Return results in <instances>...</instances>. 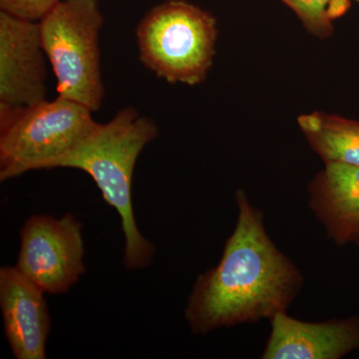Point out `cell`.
<instances>
[{"instance_id":"8992f818","label":"cell","mask_w":359,"mask_h":359,"mask_svg":"<svg viewBox=\"0 0 359 359\" xmlns=\"http://www.w3.org/2000/svg\"><path fill=\"white\" fill-rule=\"evenodd\" d=\"M81 231V223L71 214L61 219L32 216L20 230L15 268L44 292L65 294L85 271Z\"/></svg>"},{"instance_id":"5b68a950","label":"cell","mask_w":359,"mask_h":359,"mask_svg":"<svg viewBox=\"0 0 359 359\" xmlns=\"http://www.w3.org/2000/svg\"><path fill=\"white\" fill-rule=\"evenodd\" d=\"M93 111L65 97L43 100L0 123V180L50 169L84 141L98 123Z\"/></svg>"},{"instance_id":"277c9868","label":"cell","mask_w":359,"mask_h":359,"mask_svg":"<svg viewBox=\"0 0 359 359\" xmlns=\"http://www.w3.org/2000/svg\"><path fill=\"white\" fill-rule=\"evenodd\" d=\"M104 16L99 0H61L39 21L45 54L57 80L58 95L92 111L102 106L99 44Z\"/></svg>"},{"instance_id":"5bb4252c","label":"cell","mask_w":359,"mask_h":359,"mask_svg":"<svg viewBox=\"0 0 359 359\" xmlns=\"http://www.w3.org/2000/svg\"><path fill=\"white\" fill-rule=\"evenodd\" d=\"M351 244L356 245L358 247H359V230L356 231L355 235H354L353 243H351Z\"/></svg>"},{"instance_id":"8fae6325","label":"cell","mask_w":359,"mask_h":359,"mask_svg":"<svg viewBox=\"0 0 359 359\" xmlns=\"http://www.w3.org/2000/svg\"><path fill=\"white\" fill-rule=\"evenodd\" d=\"M306 141L323 162L359 166V121L327 113L297 118Z\"/></svg>"},{"instance_id":"52a82bcc","label":"cell","mask_w":359,"mask_h":359,"mask_svg":"<svg viewBox=\"0 0 359 359\" xmlns=\"http://www.w3.org/2000/svg\"><path fill=\"white\" fill-rule=\"evenodd\" d=\"M46 60L39 22L0 11V123L46 100Z\"/></svg>"},{"instance_id":"ba28073f","label":"cell","mask_w":359,"mask_h":359,"mask_svg":"<svg viewBox=\"0 0 359 359\" xmlns=\"http://www.w3.org/2000/svg\"><path fill=\"white\" fill-rule=\"evenodd\" d=\"M263 359H340L359 351V316L311 323L287 311L271 320Z\"/></svg>"},{"instance_id":"4fadbf2b","label":"cell","mask_w":359,"mask_h":359,"mask_svg":"<svg viewBox=\"0 0 359 359\" xmlns=\"http://www.w3.org/2000/svg\"><path fill=\"white\" fill-rule=\"evenodd\" d=\"M61 0H0V11L39 22Z\"/></svg>"},{"instance_id":"7a4b0ae2","label":"cell","mask_w":359,"mask_h":359,"mask_svg":"<svg viewBox=\"0 0 359 359\" xmlns=\"http://www.w3.org/2000/svg\"><path fill=\"white\" fill-rule=\"evenodd\" d=\"M158 134L152 119L133 107L123 108L109 122L98 123L84 141L50 166L81 170L94 180L103 199L121 218L128 269L145 268L155 252L154 244L142 236L135 221L132 180L139 156Z\"/></svg>"},{"instance_id":"6da1fadb","label":"cell","mask_w":359,"mask_h":359,"mask_svg":"<svg viewBox=\"0 0 359 359\" xmlns=\"http://www.w3.org/2000/svg\"><path fill=\"white\" fill-rule=\"evenodd\" d=\"M238 219L219 264L198 276L185 318L195 334L221 327L271 320L287 311L304 276L278 249L264 226L263 212L244 190L236 193Z\"/></svg>"},{"instance_id":"3957f363","label":"cell","mask_w":359,"mask_h":359,"mask_svg":"<svg viewBox=\"0 0 359 359\" xmlns=\"http://www.w3.org/2000/svg\"><path fill=\"white\" fill-rule=\"evenodd\" d=\"M139 58L168 83L196 86L214 63L218 25L185 0H167L146 13L136 30Z\"/></svg>"},{"instance_id":"30bf717a","label":"cell","mask_w":359,"mask_h":359,"mask_svg":"<svg viewBox=\"0 0 359 359\" xmlns=\"http://www.w3.org/2000/svg\"><path fill=\"white\" fill-rule=\"evenodd\" d=\"M309 208L328 240L342 247L359 230V166L325 163L308 187Z\"/></svg>"},{"instance_id":"7c38bea8","label":"cell","mask_w":359,"mask_h":359,"mask_svg":"<svg viewBox=\"0 0 359 359\" xmlns=\"http://www.w3.org/2000/svg\"><path fill=\"white\" fill-rule=\"evenodd\" d=\"M301 20L308 32L325 39L334 32V22L359 0H280Z\"/></svg>"},{"instance_id":"9c48e42d","label":"cell","mask_w":359,"mask_h":359,"mask_svg":"<svg viewBox=\"0 0 359 359\" xmlns=\"http://www.w3.org/2000/svg\"><path fill=\"white\" fill-rule=\"evenodd\" d=\"M44 294L15 266L0 269V308L15 358H46L50 318Z\"/></svg>"}]
</instances>
